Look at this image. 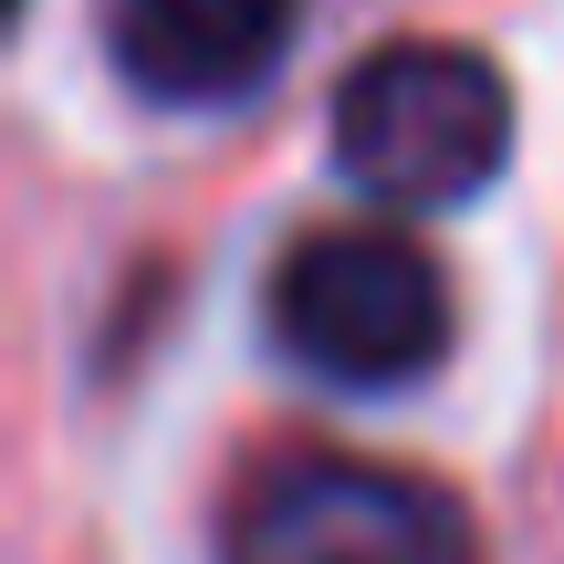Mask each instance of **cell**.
I'll use <instances>...</instances> for the list:
<instances>
[{"label":"cell","mask_w":564,"mask_h":564,"mask_svg":"<svg viewBox=\"0 0 564 564\" xmlns=\"http://www.w3.org/2000/svg\"><path fill=\"white\" fill-rule=\"evenodd\" d=\"M335 167L377 209H460L512 167V84L470 42H377L335 84Z\"/></svg>","instance_id":"obj_1"},{"label":"cell","mask_w":564,"mask_h":564,"mask_svg":"<svg viewBox=\"0 0 564 564\" xmlns=\"http://www.w3.org/2000/svg\"><path fill=\"white\" fill-rule=\"evenodd\" d=\"M272 345L314 387H408L449 356V272L387 220L303 230L272 262Z\"/></svg>","instance_id":"obj_2"},{"label":"cell","mask_w":564,"mask_h":564,"mask_svg":"<svg viewBox=\"0 0 564 564\" xmlns=\"http://www.w3.org/2000/svg\"><path fill=\"white\" fill-rule=\"evenodd\" d=\"M220 564H481L460 491L366 449H282L220 512Z\"/></svg>","instance_id":"obj_3"},{"label":"cell","mask_w":564,"mask_h":564,"mask_svg":"<svg viewBox=\"0 0 564 564\" xmlns=\"http://www.w3.org/2000/svg\"><path fill=\"white\" fill-rule=\"evenodd\" d=\"M303 0H105V63L167 116L251 105L293 53Z\"/></svg>","instance_id":"obj_4"}]
</instances>
